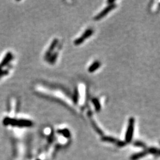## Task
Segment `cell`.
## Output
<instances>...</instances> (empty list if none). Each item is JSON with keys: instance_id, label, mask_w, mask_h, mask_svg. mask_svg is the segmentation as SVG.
<instances>
[{"instance_id": "1", "label": "cell", "mask_w": 160, "mask_h": 160, "mask_svg": "<svg viewBox=\"0 0 160 160\" xmlns=\"http://www.w3.org/2000/svg\"><path fill=\"white\" fill-rule=\"evenodd\" d=\"M16 57L13 52L8 50L0 57V81L11 74L14 67Z\"/></svg>"}, {"instance_id": "2", "label": "cell", "mask_w": 160, "mask_h": 160, "mask_svg": "<svg viewBox=\"0 0 160 160\" xmlns=\"http://www.w3.org/2000/svg\"><path fill=\"white\" fill-rule=\"evenodd\" d=\"M93 33V31L91 29H87L85 31V32L82 34V35L77 38V39H75L74 42L75 45L78 46V45H80L81 44H82L85 40L89 37H90L92 34Z\"/></svg>"}, {"instance_id": "3", "label": "cell", "mask_w": 160, "mask_h": 160, "mask_svg": "<svg viewBox=\"0 0 160 160\" xmlns=\"http://www.w3.org/2000/svg\"><path fill=\"white\" fill-rule=\"evenodd\" d=\"M116 7V4H109V6L106 7L103 10L100 12L98 14H97L96 17H94V20H99L102 19L103 17H105L109 12L113 10L114 8Z\"/></svg>"}, {"instance_id": "4", "label": "cell", "mask_w": 160, "mask_h": 160, "mask_svg": "<svg viewBox=\"0 0 160 160\" xmlns=\"http://www.w3.org/2000/svg\"><path fill=\"white\" fill-rule=\"evenodd\" d=\"M134 123H135L134 119L131 118L129 122L128 128L126 132V140L128 142H129L131 140L132 137L133 136V130H134Z\"/></svg>"}, {"instance_id": "5", "label": "cell", "mask_w": 160, "mask_h": 160, "mask_svg": "<svg viewBox=\"0 0 160 160\" xmlns=\"http://www.w3.org/2000/svg\"><path fill=\"white\" fill-rule=\"evenodd\" d=\"M100 65L101 64L99 61H96V62H93L89 67V68L88 69V71L90 73H92V72H95V71H96L97 69L99 68V67H100Z\"/></svg>"}, {"instance_id": "6", "label": "cell", "mask_w": 160, "mask_h": 160, "mask_svg": "<svg viewBox=\"0 0 160 160\" xmlns=\"http://www.w3.org/2000/svg\"><path fill=\"white\" fill-rule=\"evenodd\" d=\"M58 43V40L57 39H55L54 40L52 41L51 45L49 46L48 50L46 52H49L50 53H52V52L55 49L56 46H57Z\"/></svg>"}, {"instance_id": "7", "label": "cell", "mask_w": 160, "mask_h": 160, "mask_svg": "<svg viewBox=\"0 0 160 160\" xmlns=\"http://www.w3.org/2000/svg\"><path fill=\"white\" fill-rule=\"evenodd\" d=\"M58 55V52H55L53 53H52L51 57L48 59V61L49 62V63L50 64H53L55 63L57 59Z\"/></svg>"}, {"instance_id": "8", "label": "cell", "mask_w": 160, "mask_h": 160, "mask_svg": "<svg viewBox=\"0 0 160 160\" xmlns=\"http://www.w3.org/2000/svg\"><path fill=\"white\" fill-rule=\"evenodd\" d=\"M92 103H93V105L95 107L96 110L97 112H99L100 110V109H101V105H100V103L99 102L97 98H92Z\"/></svg>"}, {"instance_id": "9", "label": "cell", "mask_w": 160, "mask_h": 160, "mask_svg": "<svg viewBox=\"0 0 160 160\" xmlns=\"http://www.w3.org/2000/svg\"><path fill=\"white\" fill-rule=\"evenodd\" d=\"M59 133H61L62 135H63V136L66 137H69L70 136V133L68 129H62V130H59L58 131Z\"/></svg>"}, {"instance_id": "10", "label": "cell", "mask_w": 160, "mask_h": 160, "mask_svg": "<svg viewBox=\"0 0 160 160\" xmlns=\"http://www.w3.org/2000/svg\"><path fill=\"white\" fill-rule=\"evenodd\" d=\"M78 91L77 90V88H75L74 91V96H73V100H74V102L77 103L78 102Z\"/></svg>"}]
</instances>
